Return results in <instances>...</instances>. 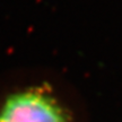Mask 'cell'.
<instances>
[{
	"label": "cell",
	"mask_w": 122,
	"mask_h": 122,
	"mask_svg": "<svg viewBox=\"0 0 122 122\" xmlns=\"http://www.w3.org/2000/svg\"><path fill=\"white\" fill-rule=\"evenodd\" d=\"M0 122H87L77 92L63 79L26 71L0 79Z\"/></svg>",
	"instance_id": "6da1fadb"
}]
</instances>
